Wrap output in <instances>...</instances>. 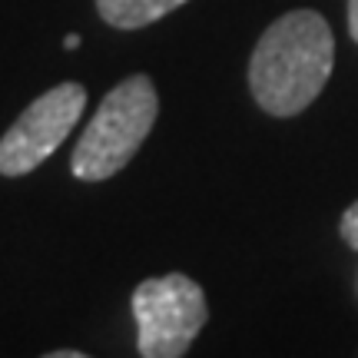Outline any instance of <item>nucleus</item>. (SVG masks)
I'll list each match as a JSON object with an SVG mask.
<instances>
[{"mask_svg": "<svg viewBox=\"0 0 358 358\" xmlns=\"http://www.w3.org/2000/svg\"><path fill=\"white\" fill-rule=\"evenodd\" d=\"M335 37L315 10H289L259 37L249 90L268 116H295L332 77Z\"/></svg>", "mask_w": 358, "mask_h": 358, "instance_id": "obj_1", "label": "nucleus"}, {"mask_svg": "<svg viewBox=\"0 0 358 358\" xmlns=\"http://www.w3.org/2000/svg\"><path fill=\"white\" fill-rule=\"evenodd\" d=\"M156 113H159V96L146 73H133L123 83H116L103 96L80 143L73 146L70 156L73 176L83 182L116 176L150 136Z\"/></svg>", "mask_w": 358, "mask_h": 358, "instance_id": "obj_2", "label": "nucleus"}, {"mask_svg": "<svg viewBox=\"0 0 358 358\" xmlns=\"http://www.w3.org/2000/svg\"><path fill=\"white\" fill-rule=\"evenodd\" d=\"M133 319L143 358H182L209 319L203 285L182 272L143 279L133 292Z\"/></svg>", "mask_w": 358, "mask_h": 358, "instance_id": "obj_3", "label": "nucleus"}, {"mask_svg": "<svg viewBox=\"0 0 358 358\" xmlns=\"http://www.w3.org/2000/svg\"><path fill=\"white\" fill-rule=\"evenodd\" d=\"M83 106H87V90L73 80L57 83L43 96H37L0 136V173L27 176L43 159H50L60 150V143L70 136V129L80 123Z\"/></svg>", "mask_w": 358, "mask_h": 358, "instance_id": "obj_4", "label": "nucleus"}, {"mask_svg": "<svg viewBox=\"0 0 358 358\" xmlns=\"http://www.w3.org/2000/svg\"><path fill=\"white\" fill-rule=\"evenodd\" d=\"M186 0H96V10L116 30H140L173 13Z\"/></svg>", "mask_w": 358, "mask_h": 358, "instance_id": "obj_5", "label": "nucleus"}, {"mask_svg": "<svg viewBox=\"0 0 358 358\" xmlns=\"http://www.w3.org/2000/svg\"><path fill=\"white\" fill-rule=\"evenodd\" d=\"M338 232H342L345 245H352V249L358 252V199L345 209V216H342V222H338Z\"/></svg>", "mask_w": 358, "mask_h": 358, "instance_id": "obj_6", "label": "nucleus"}, {"mask_svg": "<svg viewBox=\"0 0 358 358\" xmlns=\"http://www.w3.org/2000/svg\"><path fill=\"white\" fill-rule=\"evenodd\" d=\"M348 34L358 43V0H348Z\"/></svg>", "mask_w": 358, "mask_h": 358, "instance_id": "obj_7", "label": "nucleus"}, {"mask_svg": "<svg viewBox=\"0 0 358 358\" xmlns=\"http://www.w3.org/2000/svg\"><path fill=\"white\" fill-rule=\"evenodd\" d=\"M40 358H90V355L73 352V348H57V352H47V355H40Z\"/></svg>", "mask_w": 358, "mask_h": 358, "instance_id": "obj_8", "label": "nucleus"}, {"mask_svg": "<svg viewBox=\"0 0 358 358\" xmlns=\"http://www.w3.org/2000/svg\"><path fill=\"white\" fill-rule=\"evenodd\" d=\"M64 47H66V50H77V47H80V37H77V34H66Z\"/></svg>", "mask_w": 358, "mask_h": 358, "instance_id": "obj_9", "label": "nucleus"}]
</instances>
